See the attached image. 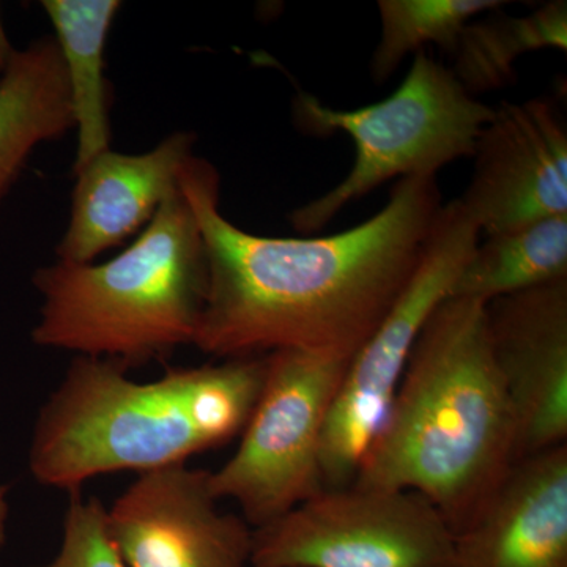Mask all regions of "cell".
<instances>
[{"instance_id": "3957f363", "label": "cell", "mask_w": 567, "mask_h": 567, "mask_svg": "<svg viewBox=\"0 0 567 567\" xmlns=\"http://www.w3.org/2000/svg\"><path fill=\"white\" fill-rule=\"evenodd\" d=\"M265 371L267 354L136 382L121 364L76 357L37 415L29 470L41 486L78 492L93 477L186 464L241 435Z\"/></svg>"}, {"instance_id": "9c48e42d", "label": "cell", "mask_w": 567, "mask_h": 567, "mask_svg": "<svg viewBox=\"0 0 567 567\" xmlns=\"http://www.w3.org/2000/svg\"><path fill=\"white\" fill-rule=\"evenodd\" d=\"M472 158L458 203L477 233L492 237L567 215L566 121L548 96L496 106Z\"/></svg>"}, {"instance_id": "7a4b0ae2", "label": "cell", "mask_w": 567, "mask_h": 567, "mask_svg": "<svg viewBox=\"0 0 567 567\" xmlns=\"http://www.w3.org/2000/svg\"><path fill=\"white\" fill-rule=\"evenodd\" d=\"M487 305L447 297L417 338L354 486L413 491L458 532L514 464Z\"/></svg>"}, {"instance_id": "277c9868", "label": "cell", "mask_w": 567, "mask_h": 567, "mask_svg": "<svg viewBox=\"0 0 567 567\" xmlns=\"http://www.w3.org/2000/svg\"><path fill=\"white\" fill-rule=\"evenodd\" d=\"M32 341L125 369L194 346L208 287L199 221L182 186L114 259L41 267Z\"/></svg>"}, {"instance_id": "e0dca14e", "label": "cell", "mask_w": 567, "mask_h": 567, "mask_svg": "<svg viewBox=\"0 0 567 567\" xmlns=\"http://www.w3.org/2000/svg\"><path fill=\"white\" fill-rule=\"evenodd\" d=\"M567 50V3H544L522 18L481 17L466 25L451 69L465 91L476 93L505 87L514 80L516 62L527 52Z\"/></svg>"}, {"instance_id": "9a60e30c", "label": "cell", "mask_w": 567, "mask_h": 567, "mask_svg": "<svg viewBox=\"0 0 567 567\" xmlns=\"http://www.w3.org/2000/svg\"><path fill=\"white\" fill-rule=\"evenodd\" d=\"M54 25L69 80L78 152L73 171L110 151V91L104 76V51L118 0H43Z\"/></svg>"}, {"instance_id": "5b68a950", "label": "cell", "mask_w": 567, "mask_h": 567, "mask_svg": "<svg viewBox=\"0 0 567 567\" xmlns=\"http://www.w3.org/2000/svg\"><path fill=\"white\" fill-rule=\"evenodd\" d=\"M292 111L301 132L349 134L357 151L344 181L290 215L295 230L315 234L346 205L383 183L436 175L446 164L472 158L495 107L466 92L453 71L423 50L416 52L402 84L383 102L341 111L300 91Z\"/></svg>"}, {"instance_id": "30bf717a", "label": "cell", "mask_w": 567, "mask_h": 567, "mask_svg": "<svg viewBox=\"0 0 567 567\" xmlns=\"http://www.w3.org/2000/svg\"><path fill=\"white\" fill-rule=\"evenodd\" d=\"M218 502L207 470L142 473L107 507V532L126 567H246L254 529Z\"/></svg>"}, {"instance_id": "ffe728a7", "label": "cell", "mask_w": 567, "mask_h": 567, "mask_svg": "<svg viewBox=\"0 0 567 567\" xmlns=\"http://www.w3.org/2000/svg\"><path fill=\"white\" fill-rule=\"evenodd\" d=\"M14 52H17V50H14L13 44H11L6 28H3L2 17H0V74L9 66Z\"/></svg>"}, {"instance_id": "ac0fdd59", "label": "cell", "mask_w": 567, "mask_h": 567, "mask_svg": "<svg viewBox=\"0 0 567 567\" xmlns=\"http://www.w3.org/2000/svg\"><path fill=\"white\" fill-rule=\"evenodd\" d=\"M507 2L499 0H380V40L371 61L377 84L386 81L410 52L436 44L453 54L470 22Z\"/></svg>"}, {"instance_id": "52a82bcc", "label": "cell", "mask_w": 567, "mask_h": 567, "mask_svg": "<svg viewBox=\"0 0 567 567\" xmlns=\"http://www.w3.org/2000/svg\"><path fill=\"white\" fill-rule=\"evenodd\" d=\"M480 244L458 199L442 205L415 274L347 364L322 436L324 491L350 486L386 415L429 317L450 297L458 271Z\"/></svg>"}, {"instance_id": "8992f818", "label": "cell", "mask_w": 567, "mask_h": 567, "mask_svg": "<svg viewBox=\"0 0 567 567\" xmlns=\"http://www.w3.org/2000/svg\"><path fill=\"white\" fill-rule=\"evenodd\" d=\"M349 360L298 349L267 354L262 391L240 445L210 472L213 494L237 503L252 529L324 491L323 429Z\"/></svg>"}, {"instance_id": "ba28073f", "label": "cell", "mask_w": 567, "mask_h": 567, "mask_svg": "<svg viewBox=\"0 0 567 567\" xmlns=\"http://www.w3.org/2000/svg\"><path fill=\"white\" fill-rule=\"evenodd\" d=\"M445 517L413 491L330 488L252 532V567H454Z\"/></svg>"}, {"instance_id": "7c38bea8", "label": "cell", "mask_w": 567, "mask_h": 567, "mask_svg": "<svg viewBox=\"0 0 567 567\" xmlns=\"http://www.w3.org/2000/svg\"><path fill=\"white\" fill-rule=\"evenodd\" d=\"M453 555L454 567H567V445L514 462Z\"/></svg>"}, {"instance_id": "d6986e66", "label": "cell", "mask_w": 567, "mask_h": 567, "mask_svg": "<svg viewBox=\"0 0 567 567\" xmlns=\"http://www.w3.org/2000/svg\"><path fill=\"white\" fill-rule=\"evenodd\" d=\"M32 567H126L107 532L103 503L81 491L71 492L59 554L47 565Z\"/></svg>"}, {"instance_id": "4fadbf2b", "label": "cell", "mask_w": 567, "mask_h": 567, "mask_svg": "<svg viewBox=\"0 0 567 567\" xmlns=\"http://www.w3.org/2000/svg\"><path fill=\"white\" fill-rule=\"evenodd\" d=\"M196 136L177 132L151 152H103L76 171L69 227L55 254L62 262L92 264L142 233L181 185Z\"/></svg>"}, {"instance_id": "2e32d148", "label": "cell", "mask_w": 567, "mask_h": 567, "mask_svg": "<svg viewBox=\"0 0 567 567\" xmlns=\"http://www.w3.org/2000/svg\"><path fill=\"white\" fill-rule=\"evenodd\" d=\"M567 278V215L540 219L477 244L450 297L491 303Z\"/></svg>"}, {"instance_id": "5bb4252c", "label": "cell", "mask_w": 567, "mask_h": 567, "mask_svg": "<svg viewBox=\"0 0 567 567\" xmlns=\"http://www.w3.org/2000/svg\"><path fill=\"white\" fill-rule=\"evenodd\" d=\"M74 128L70 85L54 37L17 50L0 74V207L33 151Z\"/></svg>"}, {"instance_id": "8fae6325", "label": "cell", "mask_w": 567, "mask_h": 567, "mask_svg": "<svg viewBox=\"0 0 567 567\" xmlns=\"http://www.w3.org/2000/svg\"><path fill=\"white\" fill-rule=\"evenodd\" d=\"M487 324L513 412L514 462L567 445V278L492 300Z\"/></svg>"}, {"instance_id": "6da1fadb", "label": "cell", "mask_w": 567, "mask_h": 567, "mask_svg": "<svg viewBox=\"0 0 567 567\" xmlns=\"http://www.w3.org/2000/svg\"><path fill=\"white\" fill-rule=\"evenodd\" d=\"M208 264L194 346L213 357L282 349L352 358L415 274L442 208L436 175L398 181L385 207L330 237H262L219 210V174L193 156L181 175Z\"/></svg>"}]
</instances>
